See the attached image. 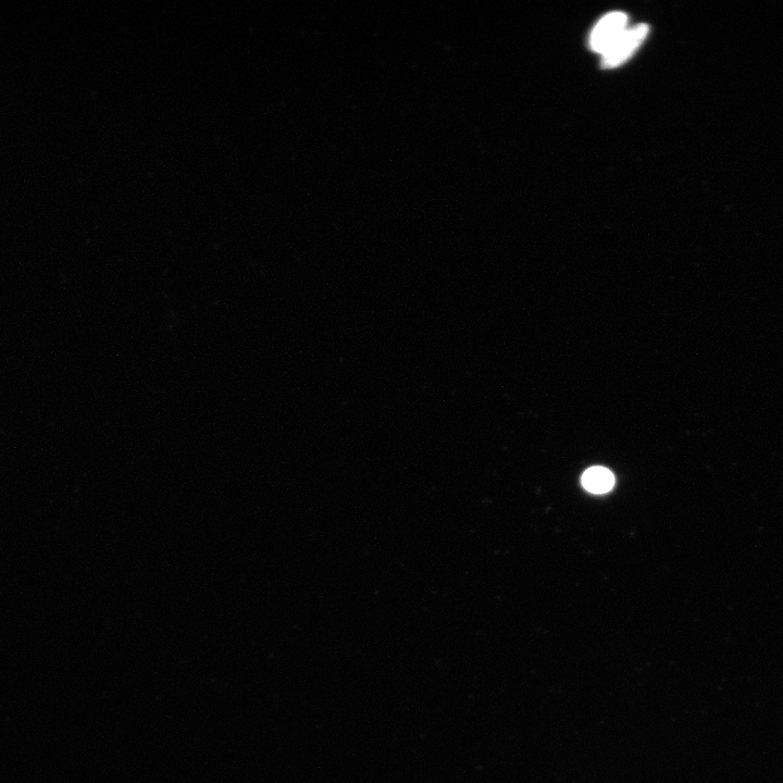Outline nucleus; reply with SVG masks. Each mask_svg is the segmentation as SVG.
<instances>
[{
  "label": "nucleus",
  "mask_w": 783,
  "mask_h": 783,
  "mask_svg": "<svg viewBox=\"0 0 783 783\" xmlns=\"http://www.w3.org/2000/svg\"><path fill=\"white\" fill-rule=\"evenodd\" d=\"M649 31L646 24H639L637 27L627 29L602 55V66L606 69H612L623 65L638 51Z\"/></svg>",
  "instance_id": "nucleus-1"
},
{
  "label": "nucleus",
  "mask_w": 783,
  "mask_h": 783,
  "mask_svg": "<svg viewBox=\"0 0 783 783\" xmlns=\"http://www.w3.org/2000/svg\"><path fill=\"white\" fill-rule=\"evenodd\" d=\"M628 17L624 12L614 11L603 17L590 35L593 52L603 55L627 30Z\"/></svg>",
  "instance_id": "nucleus-2"
},
{
  "label": "nucleus",
  "mask_w": 783,
  "mask_h": 783,
  "mask_svg": "<svg viewBox=\"0 0 783 783\" xmlns=\"http://www.w3.org/2000/svg\"><path fill=\"white\" fill-rule=\"evenodd\" d=\"M582 484L584 488L592 493L603 494L613 489L615 478L608 469L593 467L583 475Z\"/></svg>",
  "instance_id": "nucleus-3"
}]
</instances>
